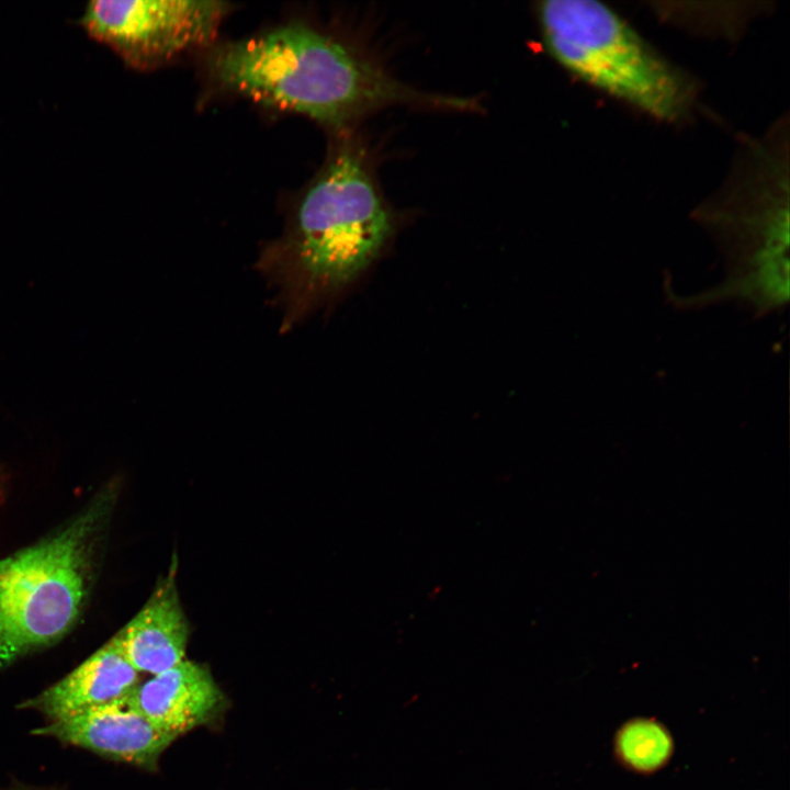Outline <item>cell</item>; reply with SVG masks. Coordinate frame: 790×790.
<instances>
[{"instance_id":"1","label":"cell","mask_w":790,"mask_h":790,"mask_svg":"<svg viewBox=\"0 0 790 790\" xmlns=\"http://www.w3.org/2000/svg\"><path fill=\"white\" fill-rule=\"evenodd\" d=\"M207 64L223 88L332 128L396 104L473 108L464 99L413 89L343 43L300 23L223 44Z\"/></svg>"},{"instance_id":"2","label":"cell","mask_w":790,"mask_h":790,"mask_svg":"<svg viewBox=\"0 0 790 790\" xmlns=\"http://www.w3.org/2000/svg\"><path fill=\"white\" fill-rule=\"evenodd\" d=\"M393 218L360 149H338L302 196L283 241L263 259L292 324L377 257Z\"/></svg>"},{"instance_id":"3","label":"cell","mask_w":790,"mask_h":790,"mask_svg":"<svg viewBox=\"0 0 790 790\" xmlns=\"http://www.w3.org/2000/svg\"><path fill=\"white\" fill-rule=\"evenodd\" d=\"M113 504L114 490H102L54 533L0 558V670L76 627Z\"/></svg>"},{"instance_id":"4","label":"cell","mask_w":790,"mask_h":790,"mask_svg":"<svg viewBox=\"0 0 790 790\" xmlns=\"http://www.w3.org/2000/svg\"><path fill=\"white\" fill-rule=\"evenodd\" d=\"M537 15L549 53L587 84L667 122L691 110L690 79L609 7L551 0L538 4Z\"/></svg>"},{"instance_id":"5","label":"cell","mask_w":790,"mask_h":790,"mask_svg":"<svg viewBox=\"0 0 790 790\" xmlns=\"http://www.w3.org/2000/svg\"><path fill=\"white\" fill-rule=\"evenodd\" d=\"M228 11L215 0H94L80 24L127 65L146 69L208 44Z\"/></svg>"},{"instance_id":"6","label":"cell","mask_w":790,"mask_h":790,"mask_svg":"<svg viewBox=\"0 0 790 790\" xmlns=\"http://www.w3.org/2000/svg\"><path fill=\"white\" fill-rule=\"evenodd\" d=\"M33 734L89 749L104 757L151 769L178 737L166 732L125 701L93 707L49 721Z\"/></svg>"},{"instance_id":"7","label":"cell","mask_w":790,"mask_h":790,"mask_svg":"<svg viewBox=\"0 0 790 790\" xmlns=\"http://www.w3.org/2000/svg\"><path fill=\"white\" fill-rule=\"evenodd\" d=\"M174 565L140 610L113 635L138 673L155 676L183 661L190 625L180 602Z\"/></svg>"},{"instance_id":"8","label":"cell","mask_w":790,"mask_h":790,"mask_svg":"<svg viewBox=\"0 0 790 790\" xmlns=\"http://www.w3.org/2000/svg\"><path fill=\"white\" fill-rule=\"evenodd\" d=\"M139 684V673L129 664L114 636L57 682L23 701L50 721L83 710L128 700Z\"/></svg>"},{"instance_id":"9","label":"cell","mask_w":790,"mask_h":790,"mask_svg":"<svg viewBox=\"0 0 790 790\" xmlns=\"http://www.w3.org/2000/svg\"><path fill=\"white\" fill-rule=\"evenodd\" d=\"M127 702L157 727L179 736L211 719L222 692L205 666L183 659L139 682Z\"/></svg>"},{"instance_id":"10","label":"cell","mask_w":790,"mask_h":790,"mask_svg":"<svg viewBox=\"0 0 790 790\" xmlns=\"http://www.w3.org/2000/svg\"><path fill=\"white\" fill-rule=\"evenodd\" d=\"M675 752L674 737L657 719L636 716L620 725L613 738L617 761L629 771L652 775L663 769Z\"/></svg>"},{"instance_id":"11","label":"cell","mask_w":790,"mask_h":790,"mask_svg":"<svg viewBox=\"0 0 790 790\" xmlns=\"http://www.w3.org/2000/svg\"><path fill=\"white\" fill-rule=\"evenodd\" d=\"M4 492H5V478L0 469V503L3 500Z\"/></svg>"}]
</instances>
